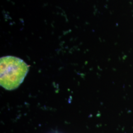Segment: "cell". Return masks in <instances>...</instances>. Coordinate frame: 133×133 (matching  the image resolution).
<instances>
[{"instance_id":"cell-1","label":"cell","mask_w":133,"mask_h":133,"mask_svg":"<svg viewBox=\"0 0 133 133\" xmlns=\"http://www.w3.org/2000/svg\"><path fill=\"white\" fill-rule=\"evenodd\" d=\"M29 66L20 58L12 56L1 58L0 83L7 90H13L23 82Z\"/></svg>"}]
</instances>
